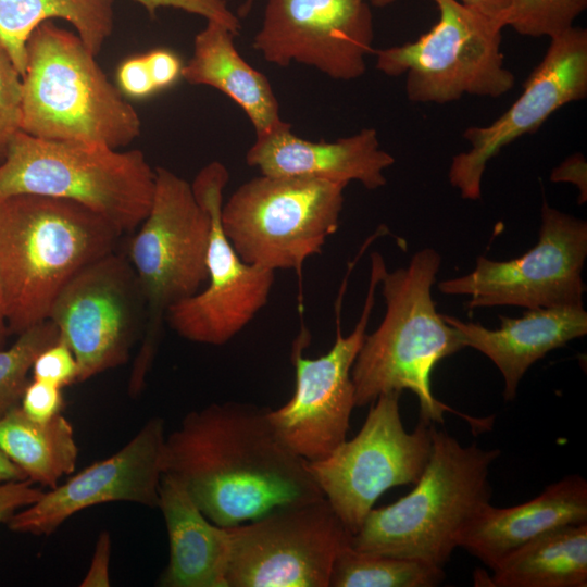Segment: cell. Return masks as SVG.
<instances>
[{
    "instance_id": "9a60e30c",
    "label": "cell",
    "mask_w": 587,
    "mask_h": 587,
    "mask_svg": "<svg viewBox=\"0 0 587 587\" xmlns=\"http://www.w3.org/2000/svg\"><path fill=\"white\" fill-rule=\"evenodd\" d=\"M228 179L226 166L213 161L191 183L211 222L207 286L171 307L165 319L180 337L212 346L226 344L250 323L267 303L274 283V271L242 261L223 232L221 210Z\"/></svg>"
},
{
    "instance_id": "5b68a950",
    "label": "cell",
    "mask_w": 587,
    "mask_h": 587,
    "mask_svg": "<svg viewBox=\"0 0 587 587\" xmlns=\"http://www.w3.org/2000/svg\"><path fill=\"white\" fill-rule=\"evenodd\" d=\"M22 130L120 149L140 135L141 121L79 36L47 21L26 45Z\"/></svg>"
},
{
    "instance_id": "f35d334b",
    "label": "cell",
    "mask_w": 587,
    "mask_h": 587,
    "mask_svg": "<svg viewBox=\"0 0 587 587\" xmlns=\"http://www.w3.org/2000/svg\"><path fill=\"white\" fill-rule=\"evenodd\" d=\"M460 2L474 13L504 28L503 21L510 0H460Z\"/></svg>"
},
{
    "instance_id": "d6986e66",
    "label": "cell",
    "mask_w": 587,
    "mask_h": 587,
    "mask_svg": "<svg viewBox=\"0 0 587 587\" xmlns=\"http://www.w3.org/2000/svg\"><path fill=\"white\" fill-rule=\"evenodd\" d=\"M246 162L262 175L346 185L359 182L375 190L386 185L384 172L395 163V158L380 148L374 128H363L335 141H312L297 136L284 121L270 132L255 135Z\"/></svg>"
},
{
    "instance_id": "cb8c5ba5",
    "label": "cell",
    "mask_w": 587,
    "mask_h": 587,
    "mask_svg": "<svg viewBox=\"0 0 587 587\" xmlns=\"http://www.w3.org/2000/svg\"><path fill=\"white\" fill-rule=\"evenodd\" d=\"M488 586L586 587L587 522L547 532L492 569Z\"/></svg>"
},
{
    "instance_id": "52a82bcc",
    "label": "cell",
    "mask_w": 587,
    "mask_h": 587,
    "mask_svg": "<svg viewBox=\"0 0 587 587\" xmlns=\"http://www.w3.org/2000/svg\"><path fill=\"white\" fill-rule=\"evenodd\" d=\"M139 226L127 250L145 301V326L127 387L133 398L145 387L168 309L207 283L211 222L191 184L157 167L152 203Z\"/></svg>"
},
{
    "instance_id": "7a4b0ae2",
    "label": "cell",
    "mask_w": 587,
    "mask_h": 587,
    "mask_svg": "<svg viewBox=\"0 0 587 587\" xmlns=\"http://www.w3.org/2000/svg\"><path fill=\"white\" fill-rule=\"evenodd\" d=\"M121 235L108 220L70 200L0 199V289L10 334L48 320L68 280L115 251Z\"/></svg>"
},
{
    "instance_id": "30bf717a",
    "label": "cell",
    "mask_w": 587,
    "mask_h": 587,
    "mask_svg": "<svg viewBox=\"0 0 587 587\" xmlns=\"http://www.w3.org/2000/svg\"><path fill=\"white\" fill-rule=\"evenodd\" d=\"M400 395H380L357 436L328 455L309 461L323 496L351 535L386 490L415 484L429 459L432 422L420 417L408 433L400 415Z\"/></svg>"
},
{
    "instance_id": "f1b7e54d",
    "label": "cell",
    "mask_w": 587,
    "mask_h": 587,
    "mask_svg": "<svg viewBox=\"0 0 587 587\" xmlns=\"http://www.w3.org/2000/svg\"><path fill=\"white\" fill-rule=\"evenodd\" d=\"M587 0H510L504 27L523 36L553 37L574 26Z\"/></svg>"
},
{
    "instance_id": "f546056e",
    "label": "cell",
    "mask_w": 587,
    "mask_h": 587,
    "mask_svg": "<svg viewBox=\"0 0 587 587\" xmlns=\"http://www.w3.org/2000/svg\"><path fill=\"white\" fill-rule=\"evenodd\" d=\"M22 130V76L0 47V163Z\"/></svg>"
},
{
    "instance_id": "9c48e42d",
    "label": "cell",
    "mask_w": 587,
    "mask_h": 587,
    "mask_svg": "<svg viewBox=\"0 0 587 587\" xmlns=\"http://www.w3.org/2000/svg\"><path fill=\"white\" fill-rule=\"evenodd\" d=\"M436 24L413 41L374 49L376 68L405 76V93L414 103L444 104L465 95L498 98L515 85L504 66L500 25L459 0H432Z\"/></svg>"
},
{
    "instance_id": "d6a6232c",
    "label": "cell",
    "mask_w": 587,
    "mask_h": 587,
    "mask_svg": "<svg viewBox=\"0 0 587 587\" xmlns=\"http://www.w3.org/2000/svg\"><path fill=\"white\" fill-rule=\"evenodd\" d=\"M22 411L36 422H48L61 414L64 408L62 388L53 384L32 379L20 402Z\"/></svg>"
},
{
    "instance_id": "b9f144b4",
    "label": "cell",
    "mask_w": 587,
    "mask_h": 587,
    "mask_svg": "<svg viewBox=\"0 0 587 587\" xmlns=\"http://www.w3.org/2000/svg\"><path fill=\"white\" fill-rule=\"evenodd\" d=\"M374 7L383 8L394 3L396 0H366Z\"/></svg>"
},
{
    "instance_id": "1f68e13d",
    "label": "cell",
    "mask_w": 587,
    "mask_h": 587,
    "mask_svg": "<svg viewBox=\"0 0 587 587\" xmlns=\"http://www.w3.org/2000/svg\"><path fill=\"white\" fill-rule=\"evenodd\" d=\"M139 3L146 11L154 16L158 10L163 8H172L185 11L187 13L200 15L205 21H215L227 28L235 35L239 34V18L228 8L225 0H133Z\"/></svg>"
},
{
    "instance_id": "5bb4252c",
    "label": "cell",
    "mask_w": 587,
    "mask_h": 587,
    "mask_svg": "<svg viewBox=\"0 0 587 587\" xmlns=\"http://www.w3.org/2000/svg\"><path fill=\"white\" fill-rule=\"evenodd\" d=\"M48 320L71 347L78 383L125 364L145 326V301L126 255L110 252L76 273Z\"/></svg>"
},
{
    "instance_id": "d590c367",
    "label": "cell",
    "mask_w": 587,
    "mask_h": 587,
    "mask_svg": "<svg viewBox=\"0 0 587 587\" xmlns=\"http://www.w3.org/2000/svg\"><path fill=\"white\" fill-rule=\"evenodd\" d=\"M146 58L158 91L173 86L182 77L184 64L172 50L153 49Z\"/></svg>"
},
{
    "instance_id": "ffe728a7",
    "label": "cell",
    "mask_w": 587,
    "mask_h": 587,
    "mask_svg": "<svg viewBox=\"0 0 587 587\" xmlns=\"http://www.w3.org/2000/svg\"><path fill=\"white\" fill-rule=\"evenodd\" d=\"M587 522V482L570 475L547 486L534 499L509 508L490 503L458 537L465 549L489 569L527 542L554 528Z\"/></svg>"
},
{
    "instance_id": "d4e9b609",
    "label": "cell",
    "mask_w": 587,
    "mask_h": 587,
    "mask_svg": "<svg viewBox=\"0 0 587 587\" xmlns=\"http://www.w3.org/2000/svg\"><path fill=\"white\" fill-rule=\"evenodd\" d=\"M113 4L114 0H0V47L23 76L29 36L40 24L61 18L97 57L113 30Z\"/></svg>"
},
{
    "instance_id": "8d00e7d4",
    "label": "cell",
    "mask_w": 587,
    "mask_h": 587,
    "mask_svg": "<svg viewBox=\"0 0 587 587\" xmlns=\"http://www.w3.org/2000/svg\"><path fill=\"white\" fill-rule=\"evenodd\" d=\"M111 537L102 530L97 539L88 571L80 582L82 587H108L110 579Z\"/></svg>"
},
{
    "instance_id": "4316f807",
    "label": "cell",
    "mask_w": 587,
    "mask_h": 587,
    "mask_svg": "<svg viewBox=\"0 0 587 587\" xmlns=\"http://www.w3.org/2000/svg\"><path fill=\"white\" fill-rule=\"evenodd\" d=\"M445 579L444 567L346 546L333 564L329 587H434Z\"/></svg>"
},
{
    "instance_id": "7bdbcfd3",
    "label": "cell",
    "mask_w": 587,
    "mask_h": 587,
    "mask_svg": "<svg viewBox=\"0 0 587 587\" xmlns=\"http://www.w3.org/2000/svg\"><path fill=\"white\" fill-rule=\"evenodd\" d=\"M249 2L255 1V0H248ZM265 1V0H264Z\"/></svg>"
},
{
    "instance_id": "3957f363",
    "label": "cell",
    "mask_w": 587,
    "mask_h": 587,
    "mask_svg": "<svg viewBox=\"0 0 587 587\" xmlns=\"http://www.w3.org/2000/svg\"><path fill=\"white\" fill-rule=\"evenodd\" d=\"M440 262L436 250L424 248L407 266L384 272L379 286L386 312L379 326L366 334L351 370L355 407L372 403L383 394L409 389L419 399L420 417L442 423L445 412H454L478 429L487 428L488 419L463 415L432 392L430 374L436 364L464 348L432 298Z\"/></svg>"
},
{
    "instance_id": "4dcf8cb0",
    "label": "cell",
    "mask_w": 587,
    "mask_h": 587,
    "mask_svg": "<svg viewBox=\"0 0 587 587\" xmlns=\"http://www.w3.org/2000/svg\"><path fill=\"white\" fill-rule=\"evenodd\" d=\"M32 379L64 388L78 382V363L71 347L59 339L45 348L32 366Z\"/></svg>"
},
{
    "instance_id": "836d02e7",
    "label": "cell",
    "mask_w": 587,
    "mask_h": 587,
    "mask_svg": "<svg viewBox=\"0 0 587 587\" xmlns=\"http://www.w3.org/2000/svg\"><path fill=\"white\" fill-rule=\"evenodd\" d=\"M118 89L129 98L143 99L158 91L146 54L125 59L116 72Z\"/></svg>"
},
{
    "instance_id": "e575fe53",
    "label": "cell",
    "mask_w": 587,
    "mask_h": 587,
    "mask_svg": "<svg viewBox=\"0 0 587 587\" xmlns=\"http://www.w3.org/2000/svg\"><path fill=\"white\" fill-rule=\"evenodd\" d=\"M42 494L43 490L28 478L0 483V524L7 523L18 510L36 502Z\"/></svg>"
},
{
    "instance_id": "74e56055",
    "label": "cell",
    "mask_w": 587,
    "mask_h": 587,
    "mask_svg": "<svg viewBox=\"0 0 587 587\" xmlns=\"http://www.w3.org/2000/svg\"><path fill=\"white\" fill-rule=\"evenodd\" d=\"M551 180L574 184L579 190V203L587 199V164L582 153H575L565 159L551 173Z\"/></svg>"
},
{
    "instance_id": "6da1fadb",
    "label": "cell",
    "mask_w": 587,
    "mask_h": 587,
    "mask_svg": "<svg viewBox=\"0 0 587 587\" xmlns=\"http://www.w3.org/2000/svg\"><path fill=\"white\" fill-rule=\"evenodd\" d=\"M268 409L212 403L165 438L163 474L178 479L213 523L233 527L273 509L324 497L309 461L277 436Z\"/></svg>"
},
{
    "instance_id": "83f0119b",
    "label": "cell",
    "mask_w": 587,
    "mask_h": 587,
    "mask_svg": "<svg viewBox=\"0 0 587 587\" xmlns=\"http://www.w3.org/2000/svg\"><path fill=\"white\" fill-rule=\"evenodd\" d=\"M58 339V327L46 320L18 334L11 347L0 348V417L20 405L36 357Z\"/></svg>"
},
{
    "instance_id": "7402d4cb",
    "label": "cell",
    "mask_w": 587,
    "mask_h": 587,
    "mask_svg": "<svg viewBox=\"0 0 587 587\" xmlns=\"http://www.w3.org/2000/svg\"><path fill=\"white\" fill-rule=\"evenodd\" d=\"M168 537V563L158 579L161 587H227L229 527L211 522L182 483L163 474L159 505Z\"/></svg>"
},
{
    "instance_id": "277c9868",
    "label": "cell",
    "mask_w": 587,
    "mask_h": 587,
    "mask_svg": "<svg viewBox=\"0 0 587 587\" xmlns=\"http://www.w3.org/2000/svg\"><path fill=\"white\" fill-rule=\"evenodd\" d=\"M499 454L476 444L462 446L433 426L430 455L415 487L389 505L373 508L350 545L444 567L462 529L490 503V469Z\"/></svg>"
},
{
    "instance_id": "603a6c76",
    "label": "cell",
    "mask_w": 587,
    "mask_h": 587,
    "mask_svg": "<svg viewBox=\"0 0 587 587\" xmlns=\"http://www.w3.org/2000/svg\"><path fill=\"white\" fill-rule=\"evenodd\" d=\"M235 36L223 24L207 21L193 39L182 77L225 95L245 112L255 135L264 134L284 122L279 104L267 77L238 52Z\"/></svg>"
},
{
    "instance_id": "4fadbf2b",
    "label": "cell",
    "mask_w": 587,
    "mask_h": 587,
    "mask_svg": "<svg viewBox=\"0 0 587 587\" xmlns=\"http://www.w3.org/2000/svg\"><path fill=\"white\" fill-rule=\"evenodd\" d=\"M586 257V221L545 202L538 241L532 249L509 261L478 257L472 272L439 282L438 289L469 296V309L583 305Z\"/></svg>"
},
{
    "instance_id": "484cf974",
    "label": "cell",
    "mask_w": 587,
    "mask_h": 587,
    "mask_svg": "<svg viewBox=\"0 0 587 587\" xmlns=\"http://www.w3.org/2000/svg\"><path fill=\"white\" fill-rule=\"evenodd\" d=\"M0 450L28 479L48 489L74 473L78 458L74 428L65 416L36 422L20 405L0 417Z\"/></svg>"
},
{
    "instance_id": "2e32d148",
    "label": "cell",
    "mask_w": 587,
    "mask_h": 587,
    "mask_svg": "<svg viewBox=\"0 0 587 587\" xmlns=\"http://www.w3.org/2000/svg\"><path fill=\"white\" fill-rule=\"evenodd\" d=\"M253 48L274 65L298 63L339 80L364 75L374 22L366 0H265Z\"/></svg>"
},
{
    "instance_id": "ba28073f",
    "label": "cell",
    "mask_w": 587,
    "mask_h": 587,
    "mask_svg": "<svg viewBox=\"0 0 587 587\" xmlns=\"http://www.w3.org/2000/svg\"><path fill=\"white\" fill-rule=\"evenodd\" d=\"M346 186L261 174L223 202V232L246 263L300 274L338 229Z\"/></svg>"
},
{
    "instance_id": "ab89813d",
    "label": "cell",
    "mask_w": 587,
    "mask_h": 587,
    "mask_svg": "<svg viewBox=\"0 0 587 587\" xmlns=\"http://www.w3.org/2000/svg\"><path fill=\"white\" fill-rule=\"evenodd\" d=\"M25 478L24 472L0 450V483Z\"/></svg>"
},
{
    "instance_id": "44dd1931",
    "label": "cell",
    "mask_w": 587,
    "mask_h": 587,
    "mask_svg": "<svg viewBox=\"0 0 587 587\" xmlns=\"http://www.w3.org/2000/svg\"><path fill=\"white\" fill-rule=\"evenodd\" d=\"M442 317L457 329L464 348L482 352L498 367L507 401L515 398L520 380L536 361L587 333L583 305L526 309L520 317L500 316L497 329L450 315Z\"/></svg>"
},
{
    "instance_id": "ac0fdd59",
    "label": "cell",
    "mask_w": 587,
    "mask_h": 587,
    "mask_svg": "<svg viewBox=\"0 0 587 587\" xmlns=\"http://www.w3.org/2000/svg\"><path fill=\"white\" fill-rule=\"evenodd\" d=\"M165 438L164 420L149 419L118 451L43 491L36 502L15 512L7 522L9 529L47 536L79 511L109 502L158 508Z\"/></svg>"
},
{
    "instance_id": "60d3db41",
    "label": "cell",
    "mask_w": 587,
    "mask_h": 587,
    "mask_svg": "<svg viewBox=\"0 0 587 587\" xmlns=\"http://www.w3.org/2000/svg\"><path fill=\"white\" fill-rule=\"evenodd\" d=\"M10 334L8 326L7 310L3 296L0 289V348H3L7 336Z\"/></svg>"
},
{
    "instance_id": "8fae6325",
    "label": "cell",
    "mask_w": 587,
    "mask_h": 587,
    "mask_svg": "<svg viewBox=\"0 0 587 587\" xmlns=\"http://www.w3.org/2000/svg\"><path fill=\"white\" fill-rule=\"evenodd\" d=\"M383 257L371 254L369 289L360 319L352 332L344 336L340 327V305L346 284L336 303V337L323 355L305 358L303 350L309 334L301 330L292 348L296 387L283 407L267 411L268 420L280 440L307 461L328 455L346 440L350 416L355 407L351 370L366 336L375 294L386 271Z\"/></svg>"
},
{
    "instance_id": "7c38bea8",
    "label": "cell",
    "mask_w": 587,
    "mask_h": 587,
    "mask_svg": "<svg viewBox=\"0 0 587 587\" xmlns=\"http://www.w3.org/2000/svg\"><path fill=\"white\" fill-rule=\"evenodd\" d=\"M229 533L227 587H329L352 536L325 497L277 507Z\"/></svg>"
},
{
    "instance_id": "8992f818",
    "label": "cell",
    "mask_w": 587,
    "mask_h": 587,
    "mask_svg": "<svg viewBox=\"0 0 587 587\" xmlns=\"http://www.w3.org/2000/svg\"><path fill=\"white\" fill-rule=\"evenodd\" d=\"M155 168L138 149L51 140L23 130L0 163V199L37 195L76 202L123 233L138 227L154 193Z\"/></svg>"
},
{
    "instance_id": "e0dca14e",
    "label": "cell",
    "mask_w": 587,
    "mask_h": 587,
    "mask_svg": "<svg viewBox=\"0 0 587 587\" xmlns=\"http://www.w3.org/2000/svg\"><path fill=\"white\" fill-rule=\"evenodd\" d=\"M587 97V30L571 27L549 47L508 110L488 125L470 126V149L452 158L448 177L461 197L478 200L487 163L517 138L536 132L555 111Z\"/></svg>"
}]
</instances>
